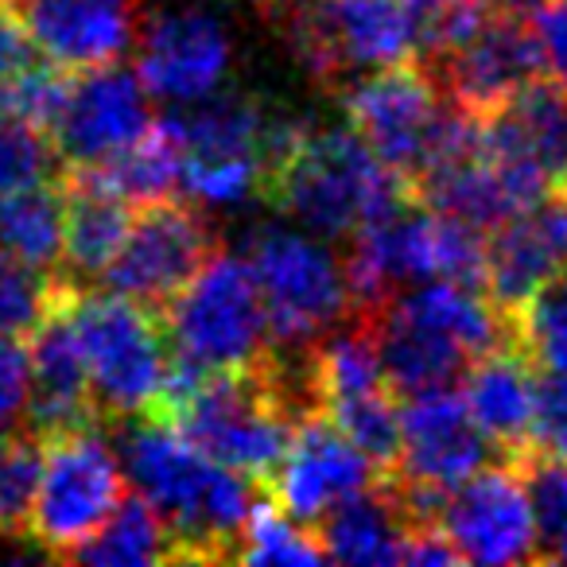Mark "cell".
<instances>
[{
  "mask_svg": "<svg viewBox=\"0 0 567 567\" xmlns=\"http://www.w3.org/2000/svg\"><path fill=\"white\" fill-rule=\"evenodd\" d=\"M156 125L141 74L121 63L71 74L48 136L66 167H94Z\"/></svg>",
  "mask_w": 567,
  "mask_h": 567,
  "instance_id": "cell-13",
  "label": "cell"
},
{
  "mask_svg": "<svg viewBox=\"0 0 567 567\" xmlns=\"http://www.w3.org/2000/svg\"><path fill=\"white\" fill-rule=\"evenodd\" d=\"M347 125L409 190L432 167L478 144V117L440 90L424 63L404 59L358 74L339 90Z\"/></svg>",
  "mask_w": 567,
  "mask_h": 567,
  "instance_id": "cell-3",
  "label": "cell"
},
{
  "mask_svg": "<svg viewBox=\"0 0 567 567\" xmlns=\"http://www.w3.org/2000/svg\"><path fill=\"white\" fill-rule=\"evenodd\" d=\"M125 486V466L102 424L43 435V471L28 520V540L43 556L71 559L74 548L86 544L117 509Z\"/></svg>",
  "mask_w": 567,
  "mask_h": 567,
  "instance_id": "cell-9",
  "label": "cell"
},
{
  "mask_svg": "<svg viewBox=\"0 0 567 567\" xmlns=\"http://www.w3.org/2000/svg\"><path fill=\"white\" fill-rule=\"evenodd\" d=\"M432 520L466 564H536L544 559L533 505L513 463H489L435 502Z\"/></svg>",
  "mask_w": 567,
  "mask_h": 567,
  "instance_id": "cell-12",
  "label": "cell"
},
{
  "mask_svg": "<svg viewBox=\"0 0 567 567\" xmlns=\"http://www.w3.org/2000/svg\"><path fill=\"white\" fill-rule=\"evenodd\" d=\"M463 404L497 447L502 463H520L533 451V416L540 370L517 339L478 354L463 370Z\"/></svg>",
  "mask_w": 567,
  "mask_h": 567,
  "instance_id": "cell-21",
  "label": "cell"
},
{
  "mask_svg": "<svg viewBox=\"0 0 567 567\" xmlns=\"http://www.w3.org/2000/svg\"><path fill=\"white\" fill-rule=\"evenodd\" d=\"M548 559H564V564H567V533L556 540V548H551V556H548Z\"/></svg>",
  "mask_w": 567,
  "mask_h": 567,
  "instance_id": "cell-40",
  "label": "cell"
},
{
  "mask_svg": "<svg viewBox=\"0 0 567 567\" xmlns=\"http://www.w3.org/2000/svg\"><path fill=\"white\" fill-rule=\"evenodd\" d=\"M43 471V435L32 427L0 432V536L28 540L35 489Z\"/></svg>",
  "mask_w": 567,
  "mask_h": 567,
  "instance_id": "cell-27",
  "label": "cell"
},
{
  "mask_svg": "<svg viewBox=\"0 0 567 567\" xmlns=\"http://www.w3.org/2000/svg\"><path fill=\"white\" fill-rule=\"evenodd\" d=\"M113 424L125 478L164 517L175 544V564L234 559L237 540L268 489L214 463L156 416H128Z\"/></svg>",
  "mask_w": 567,
  "mask_h": 567,
  "instance_id": "cell-1",
  "label": "cell"
},
{
  "mask_svg": "<svg viewBox=\"0 0 567 567\" xmlns=\"http://www.w3.org/2000/svg\"><path fill=\"white\" fill-rule=\"evenodd\" d=\"M63 272H40L0 252V342H28L63 292Z\"/></svg>",
  "mask_w": 567,
  "mask_h": 567,
  "instance_id": "cell-29",
  "label": "cell"
},
{
  "mask_svg": "<svg viewBox=\"0 0 567 567\" xmlns=\"http://www.w3.org/2000/svg\"><path fill=\"white\" fill-rule=\"evenodd\" d=\"M245 265L265 308L268 339L284 354H303L354 311L347 268L316 234L288 226L252 229Z\"/></svg>",
  "mask_w": 567,
  "mask_h": 567,
  "instance_id": "cell-7",
  "label": "cell"
},
{
  "mask_svg": "<svg viewBox=\"0 0 567 567\" xmlns=\"http://www.w3.org/2000/svg\"><path fill=\"white\" fill-rule=\"evenodd\" d=\"M513 334L536 370L567 373V268L540 284L533 300L513 316Z\"/></svg>",
  "mask_w": 567,
  "mask_h": 567,
  "instance_id": "cell-30",
  "label": "cell"
},
{
  "mask_svg": "<svg viewBox=\"0 0 567 567\" xmlns=\"http://www.w3.org/2000/svg\"><path fill=\"white\" fill-rule=\"evenodd\" d=\"M567 268V190L551 187L536 203L513 210L486 234V265L482 284L486 296L517 316L540 284Z\"/></svg>",
  "mask_w": 567,
  "mask_h": 567,
  "instance_id": "cell-18",
  "label": "cell"
},
{
  "mask_svg": "<svg viewBox=\"0 0 567 567\" xmlns=\"http://www.w3.org/2000/svg\"><path fill=\"white\" fill-rule=\"evenodd\" d=\"M35 51L63 71L121 63L144 28L141 0H20Z\"/></svg>",
  "mask_w": 567,
  "mask_h": 567,
  "instance_id": "cell-19",
  "label": "cell"
},
{
  "mask_svg": "<svg viewBox=\"0 0 567 567\" xmlns=\"http://www.w3.org/2000/svg\"><path fill=\"white\" fill-rule=\"evenodd\" d=\"M66 296L71 280L63 284L55 308L43 316V323L32 331L28 350V424L40 435H55L66 427L102 424L97 416L90 373L82 362L79 339H74L71 316H66Z\"/></svg>",
  "mask_w": 567,
  "mask_h": 567,
  "instance_id": "cell-20",
  "label": "cell"
},
{
  "mask_svg": "<svg viewBox=\"0 0 567 567\" xmlns=\"http://www.w3.org/2000/svg\"><path fill=\"white\" fill-rule=\"evenodd\" d=\"M74 564H97V567H128V564H175V544L167 533L164 517L144 502L141 494H128L117 502V509L102 520L86 544L74 548Z\"/></svg>",
  "mask_w": 567,
  "mask_h": 567,
  "instance_id": "cell-26",
  "label": "cell"
},
{
  "mask_svg": "<svg viewBox=\"0 0 567 567\" xmlns=\"http://www.w3.org/2000/svg\"><path fill=\"white\" fill-rule=\"evenodd\" d=\"M40 55L28 35V24H24V12H20L17 0H0V82L17 74L24 63Z\"/></svg>",
  "mask_w": 567,
  "mask_h": 567,
  "instance_id": "cell-38",
  "label": "cell"
},
{
  "mask_svg": "<svg viewBox=\"0 0 567 567\" xmlns=\"http://www.w3.org/2000/svg\"><path fill=\"white\" fill-rule=\"evenodd\" d=\"M136 74L159 102H198L226 86L234 35L210 9H167L144 20Z\"/></svg>",
  "mask_w": 567,
  "mask_h": 567,
  "instance_id": "cell-17",
  "label": "cell"
},
{
  "mask_svg": "<svg viewBox=\"0 0 567 567\" xmlns=\"http://www.w3.org/2000/svg\"><path fill=\"white\" fill-rule=\"evenodd\" d=\"M533 451L536 455L567 458V373L540 370L533 416Z\"/></svg>",
  "mask_w": 567,
  "mask_h": 567,
  "instance_id": "cell-35",
  "label": "cell"
},
{
  "mask_svg": "<svg viewBox=\"0 0 567 567\" xmlns=\"http://www.w3.org/2000/svg\"><path fill=\"white\" fill-rule=\"evenodd\" d=\"M362 316L396 396L451 389L474 358L517 339L513 319L463 280L409 284Z\"/></svg>",
  "mask_w": 567,
  "mask_h": 567,
  "instance_id": "cell-2",
  "label": "cell"
},
{
  "mask_svg": "<svg viewBox=\"0 0 567 567\" xmlns=\"http://www.w3.org/2000/svg\"><path fill=\"white\" fill-rule=\"evenodd\" d=\"M265 20L308 79L331 94L365 71L416 59L404 0H276Z\"/></svg>",
  "mask_w": 567,
  "mask_h": 567,
  "instance_id": "cell-6",
  "label": "cell"
},
{
  "mask_svg": "<svg viewBox=\"0 0 567 567\" xmlns=\"http://www.w3.org/2000/svg\"><path fill=\"white\" fill-rule=\"evenodd\" d=\"M412 525L416 517L404 505L401 489L381 474L373 486L358 489L327 517H319L316 536L327 559H339V564H401Z\"/></svg>",
  "mask_w": 567,
  "mask_h": 567,
  "instance_id": "cell-22",
  "label": "cell"
},
{
  "mask_svg": "<svg viewBox=\"0 0 567 567\" xmlns=\"http://www.w3.org/2000/svg\"><path fill=\"white\" fill-rule=\"evenodd\" d=\"M260 198L284 218L308 226V234L347 241L365 221L412 198V190L350 128L311 125L272 167Z\"/></svg>",
  "mask_w": 567,
  "mask_h": 567,
  "instance_id": "cell-4",
  "label": "cell"
},
{
  "mask_svg": "<svg viewBox=\"0 0 567 567\" xmlns=\"http://www.w3.org/2000/svg\"><path fill=\"white\" fill-rule=\"evenodd\" d=\"M409 4L412 28H416V59H435L455 48L482 17L486 0H404Z\"/></svg>",
  "mask_w": 567,
  "mask_h": 567,
  "instance_id": "cell-34",
  "label": "cell"
},
{
  "mask_svg": "<svg viewBox=\"0 0 567 567\" xmlns=\"http://www.w3.org/2000/svg\"><path fill=\"white\" fill-rule=\"evenodd\" d=\"M214 252L218 229L198 210L195 198L167 195L133 206V221L97 284L159 316Z\"/></svg>",
  "mask_w": 567,
  "mask_h": 567,
  "instance_id": "cell-11",
  "label": "cell"
},
{
  "mask_svg": "<svg viewBox=\"0 0 567 567\" xmlns=\"http://www.w3.org/2000/svg\"><path fill=\"white\" fill-rule=\"evenodd\" d=\"M59 167L63 159L43 128L0 113V195L59 179Z\"/></svg>",
  "mask_w": 567,
  "mask_h": 567,
  "instance_id": "cell-31",
  "label": "cell"
},
{
  "mask_svg": "<svg viewBox=\"0 0 567 567\" xmlns=\"http://www.w3.org/2000/svg\"><path fill=\"white\" fill-rule=\"evenodd\" d=\"M66 86H71V71L35 55L32 63H24L17 74H9V79L0 82V113L20 117L48 133L59 105L66 97Z\"/></svg>",
  "mask_w": 567,
  "mask_h": 567,
  "instance_id": "cell-32",
  "label": "cell"
},
{
  "mask_svg": "<svg viewBox=\"0 0 567 567\" xmlns=\"http://www.w3.org/2000/svg\"><path fill=\"white\" fill-rule=\"evenodd\" d=\"M17 4H20V0H17Z\"/></svg>",
  "mask_w": 567,
  "mask_h": 567,
  "instance_id": "cell-41",
  "label": "cell"
},
{
  "mask_svg": "<svg viewBox=\"0 0 567 567\" xmlns=\"http://www.w3.org/2000/svg\"><path fill=\"white\" fill-rule=\"evenodd\" d=\"M424 66L443 94L478 121L544 74L533 20L502 17V12H486L455 48L427 59Z\"/></svg>",
  "mask_w": 567,
  "mask_h": 567,
  "instance_id": "cell-14",
  "label": "cell"
},
{
  "mask_svg": "<svg viewBox=\"0 0 567 567\" xmlns=\"http://www.w3.org/2000/svg\"><path fill=\"white\" fill-rule=\"evenodd\" d=\"M536 43H540L544 71L567 86V0H548L533 17Z\"/></svg>",
  "mask_w": 567,
  "mask_h": 567,
  "instance_id": "cell-37",
  "label": "cell"
},
{
  "mask_svg": "<svg viewBox=\"0 0 567 567\" xmlns=\"http://www.w3.org/2000/svg\"><path fill=\"white\" fill-rule=\"evenodd\" d=\"M167 354L190 373L252 365L272 350L257 284L241 257L214 252L195 280L159 311Z\"/></svg>",
  "mask_w": 567,
  "mask_h": 567,
  "instance_id": "cell-8",
  "label": "cell"
},
{
  "mask_svg": "<svg viewBox=\"0 0 567 567\" xmlns=\"http://www.w3.org/2000/svg\"><path fill=\"white\" fill-rule=\"evenodd\" d=\"M544 4H548V0H486L489 12H502V17H520V20H533Z\"/></svg>",
  "mask_w": 567,
  "mask_h": 567,
  "instance_id": "cell-39",
  "label": "cell"
},
{
  "mask_svg": "<svg viewBox=\"0 0 567 567\" xmlns=\"http://www.w3.org/2000/svg\"><path fill=\"white\" fill-rule=\"evenodd\" d=\"M28 412V350L24 342H0V432L20 427Z\"/></svg>",
  "mask_w": 567,
  "mask_h": 567,
  "instance_id": "cell-36",
  "label": "cell"
},
{
  "mask_svg": "<svg viewBox=\"0 0 567 567\" xmlns=\"http://www.w3.org/2000/svg\"><path fill=\"white\" fill-rule=\"evenodd\" d=\"M378 478V463L362 447H354V440L342 435L323 412H311L296 424L292 443L268 482V497L292 520L316 528L319 517Z\"/></svg>",
  "mask_w": 567,
  "mask_h": 567,
  "instance_id": "cell-16",
  "label": "cell"
},
{
  "mask_svg": "<svg viewBox=\"0 0 567 567\" xmlns=\"http://www.w3.org/2000/svg\"><path fill=\"white\" fill-rule=\"evenodd\" d=\"M478 144L528 198L567 179V86L533 79L478 121Z\"/></svg>",
  "mask_w": 567,
  "mask_h": 567,
  "instance_id": "cell-15",
  "label": "cell"
},
{
  "mask_svg": "<svg viewBox=\"0 0 567 567\" xmlns=\"http://www.w3.org/2000/svg\"><path fill=\"white\" fill-rule=\"evenodd\" d=\"M133 221V206L86 172H71L63 187V252L59 272L71 284H97Z\"/></svg>",
  "mask_w": 567,
  "mask_h": 567,
  "instance_id": "cell-23",
  "label": "cell"
},
{
  "mask_svg": "<svg viewBox=\"0 0 567 567\" xmlns=\"http://www.w3.org/2000/svg\"><path fill=\"white\" fill-rule=\"evenodd\" d=\"M0 252L40 272H59L63 252V187L59 179L0 195Z\"/></svg>",
  "mask_w": 567,
  "mask_h": 567,
  "instance_id": "cell-25",
  "label": "cell"
},
{
  "mask_svg": "<svg viewBox=\"0 0 567 567\" xmlns=\"http://www.w3.org/2000/svg\"><path fill=\"white\" fill-rule=\"evenodd\" d=\"M489 463H502V455L466 412L463 393L424 389L401 396V447L385 478L401 489L412 517L432 520L435 502Z\"/></svg>",
  "mask_w": 567,
  "mask_h": 567,
  "instance_id": "cell-10",
  "label": "cell"
},
{
  "mask_svg": "<svg viewBox=\"0 0 567 567\" xmlns=\"http://www.w3.org/2000/svg\"><path fill=\"white\" fill-rule=\"evenodd\" d=\"M513 466H517L520 482H525L528 505H533V517H536V533H540V551L548 559L556 540L567 533V458L528 451Z\"/></svg>",
  "mask_w": 567,
  "mask_h": 567,
  "instance_id": "cell-33",
  "label": "cell"
},
{
  "mask_svg": "<svg viewBox=\"0 0 567 567\" xmlns=\"http://www.w3.org/2000/svg\"><path fill=\"white\" fill-rule=\"evenodd\" d=\"M237 564H327V551L319 544L316 528L292 520L284 509H276L272 497L252 509L241 540L234 551Z\"/></svg>",
  "mask_w": 567,
  "mask_h": 567,
  "instance_id": "cell-28",
  "label": "cell"
},
{
  "mask_svg": "<svg viewBox=\"0 0 567 567\" xmlns=\"http://www.w3.org/2000/svg\"><path fill=\"white\" fill-rule=\"evenodd\" d=\"M74 172H86L90 179H97L102 187H110L113 195H121L128 206L156 203L179 190L183 179V156L179 141L167 128V121H156L141 141H133L128 148L113 152L110 159L94 167H74Z\"/></svg>",
  "mask_w": 567,
  "mask_h": 567,
  "instance_id": "cell-24",
  "label": "cell"
},
{
  "mask_svg": "<svg viewBox=\"0 0 567 567\" xmlns=\"http://www.w3.org/2000/svg\"><path fill=\"white\" fill-rule=\"evenodd\" d=\"M66 316H71L74 339H79L82 362H86L97 416H152L164 396L167 370H172L164 323L156 311L141 308L110 288L71 284Z\"/></svg>",
  "mask_w": 567,
  "mask_h": 567,
  "instance_id": "cell-5",
  "label": "cell"
}]
</instances>
